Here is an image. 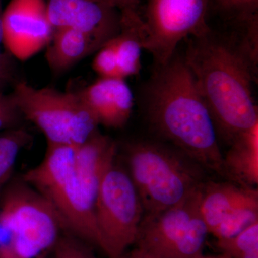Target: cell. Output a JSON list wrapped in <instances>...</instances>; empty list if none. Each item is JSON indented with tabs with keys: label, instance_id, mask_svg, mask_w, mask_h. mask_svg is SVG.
I'll use <instances>...</instances> for the list:
<instances>
[{
	"label": "cell",
	"instance_id": "cell-1",
	"mask_svg": "<svg viewBox=\"0 0 258 258\" xmlns=\"http://www.w3.org/2000/svg\"><path fill=\"white\" fill-rule=\"evenodd\" d=\"M186 40L185 62L208 107L218 139L230 146L258 123L252 93L257 82L258 57L235 36L210 27Z\"/></svg>",
	"mask_w": 258,
	"mask_h": 258
},
{
	"label": "cell",
	"instance_id": "cell-2",
	"mask_svg": "<svg viewBox=\"0 0 258 258\" xmlns=\"http://www.w3.org/2000/svg\"><path fill=\"white\" fill-rule=\"evenodd\" d=\"M142 103L157 139L227 181L215 125L184 56L175 52L165 63L154 66L142 89Z\"/></svg>",
	"mask_w": 258,
	"mask_h": 258
},
{
	"label": "cell",
	"instance_id": "cell-3",
	"mask_svg": "<svg viewBox=\"0 0 258 258\" xmlns=\"http://www.w3.org/2000/svg\"><path fill=\"white\" fill-rule=\"evenodd\" d=\"M123 155V165L138 191L144 215L177 205L210 179L203 166L159 139L126 142Z\"/></svg>",
	"mask_w": 258,
	"mask_h": 258
},
{
	"label": "cell",
	"instance_id": "cell-4",
	"mask_svg": "<svg viewBox=\"0 0 258 258\" xmlns=\"http://www.w3.org/2000/svg\"><path fill=\"white\" fill-rule=\"evenodd\" d=\"M76 147L47 144L41 162L22 178L52 205L64 232L98 247L95 221L96 198L78 174Z\"/></svg>",
	"mask_w": 258,
	"mask_h": 258
},
{
	"label": "cell",
	"instance_id": "cell-5",
	"mask_svg": "<svg viewBox=\"0 0 258 258\" xmlns=\"http://www.w3.org/2000/svg\"><path fill=\"white\" fill-rule=\"evenodd\" d=\"M63 232L46 199L23 178L10 180L0 196V258H40Z\"/></svg>",
	"mask_w": 258,
	"mask_h": 258
},
{
	"label": "cell",
	"instance_id": "cell-6",
	"mask_svg": "<svg viewBox=\"0 0 258 258\" xmlns=\"http://www.w3.org/2000/svg\"><path fill=\"white\" fill-rule=\"evenodd\" d=\"M12 96L25 120L45 136L47 144L79 146L99 126L78 91L35 88L20 80Z\"/></svg>",
	"mask_w": 258,
	"mask_h": 258
},
{
	"label": "cell",
	"instance_id": "cell-7",
	"mask_svg": "<svg viewBox=\"0 0 258 258\" xmlns=\"http://www.w3.org/2000/svg\"><path fill=\"white\" fill-rule=\"evenodd\" d=\"M199 189L174 206L144 215L134 254L142 258H195L203 254L209 232L200 212Z\"/></svg>",
	"mask_w": 258,
	"mask_h": 258
},
{
	"label": "cell",
	"instance_id": "cell-8",
	"mask_svg": "<svg viewBox=\"0 0 258 258\" xmlns=\"http://www.w3.org/2000/svg\"><path fill=\"white\" fill-rule=\"evenodd\" d=\"M144 214L137 188L118 154L101 180L95 205L99 247L108 258H122L137 238Z\"/></svg>",
	"mask_w": 258,
	"mask_h": 258
},
{
	"label": "cell",
	"instance_id": "cell-9",
	"mask_svg": "<svg viewBox=\"0 0 258 258\" xmlns=\"http://www.w3.org/2000/svg\"><path fill=\"white\" fill-rule=\"evenodd\" d=\"M144 50L154 66L167 62L180 42L209 29L207 0H148L144 14Z\"/></svg>",
	"mask_w": 258,
	"mask_h": 258
},
{
	"label": "cell",
	"instance_id": "cell-10",
	"mask_svg": "<svg viewBox=\"0 0 258 258\" xmlns=\"http://www.w3.org/2000/svg\"><path fill=\"white\" fill-rule=\"evenodd\" d=\"M1 20L5 46L17 60H28L46 48L53 34L46 0H11Z\"/></svg>",
	"mask_w": 258,
	"mask_h": 258
},
{
	"label": "cell",
	"instance_id": "cell-11",
	"mask_svg": "<svg viewBox=\"0 0 258 258\" xmlns=\"http://www.w3.org/2000/svg\"><path fill=\"white\" fill-rule=\"evenodd\" d=\"M53 30L71 28L86 34L102 47L120 31L121 15L102 0H46Z\"/></svg>",
	"mask_w": 258,
	"mask_h": 258
},
{
	"label": "cell",
	"instance_id": "cell-12",
	"mask_svg": "<svg viewBox=\"0 0 258 258\" xmlns=\"http://www.w3.org/2000/svg\"><path fill=\"white\" fill-rule=\"evenodd\" d=\"M78 92L99 125L121 128L130 119L134 97L125 79L99 78Z\"/></svg>",
	"mask_w": 258,
	"mask_h": 258
},
{
	"label": "cell",
	"instance_id": "cell-13",
	"mask_svg": "<svg viewBox=\"0 0 258 258\" xmlns=\"http://www.w3.org/2000/svg\"><path fill=\"white\" fill-rule=\"evenodd\" d=\"M207 22L258 52V0H207Z\"/></svg>",
	"mask_w": 258,
	"mask_h": 258
},
{
	"label": "cell",
	"instance_id": "cell-14",
	"mask_svg": "<svg viewBox=\"0 0 258 258\" xmlns=\"http://www.w3.org/2000/svg\"><path fill=\"white\" fill-rule=\"evenodd\" d=\"M200 210L209 234L221 223L226 217L241 205L258 198L255 188L245 187L230 181L209 179L201 185Z\"/></svg>",
	"mask_w": 258,
	"mask_h": 258
},
{
	"label": "cell",
	"instance_id": "cell-15",
	"mask_svg": "<svg viewBox=\"0 0 258 258\" xmlns=\"http://www.w3.org/2000/svg\"><path fill=\"white\" fill-rule=\"evenodd\" d=\"M86 34L71 28L54 30L45 58L52 74H63L101 48Z\"/></svg>",
	"mask_w": 258,
	"mask_h": 258
},
{
	"label": "cell",
	"instance_id": "cell-16",
	"mask_svg": "<svg viewBox=\"0 0 258 258\" xmlns=\"http://www.w3.org/2000/svg\"><path fill=\"white\" fill-rule=\"evenodd\" d=\"M121 26L113 37L120 79L137 76L142 70V55L145 39L143 18L140 11L120 13Z\"/></svg>",
	"mask_w": 258,
	"mask_h": 258
},
{
	"label": "cell",
	"instance_id": "cell-17",
	"mask_svg": "<svg viewBox=\"0 0 258 258\" xmlns=\"http://www.w3.org/2000/svg\"><path fill=\"white\" fill-rule=\"evenodd\" d=\"M224 157L227 180L245 187L258 184V123L239 136Z\"/></svg>",
	"mask_w": 258,
	"mask_h": 258
},
{
	"label": "cell",
	"instance_id": "cell-18",
	"mask_svg": "<svg viewBox=\"0 0 258 258\" xmlns=\"http://www.w3.org/2000/svg\"><path fill=\"white\" fill-rule=\"evenodd\" d=\"M32 141V134L23 125L0 132V196L13 178L20 152Z\"/></svg>",
	"mask_w": 258,
	"mask_h": 258
},
{
	"label": "cell",
	"instance_id": "cell-19",
	"mask_svg": "<svg viewBox=\"0 0 258 258\" xmlns=\"http://www.w3.org/2000/svg\"><path fill=\"white\" fill-rule=\"evenodd\" d=\"M258 221V198L241 205L211 232L217 240L230 238Z\"/></svg>",
	"mask_w": 258,
	"mask_h": 258
},
{
	"label": "cell",
	"instance_id": "cell-20",
	"mask_svg": "<svg viewBox=\"0 0 258 258\" xmlns=\"http://www.w3.org/2000/svg\"><path fill=\"white\" fill-rule=\"evenodd\" d=\"M215 246L221 253L232 258L242 256L258 249V221L230 238L217 240Z\"/></svg>",
	"mask_w": 258,
	"mask_h": 258
},
{
	"label": "cell",
	"instance_id": "cell-21",
	"mask_svg": "<svg viewBox=\"0 0 258 258\" xmlns=\"http://www.w3.org/2000/svg\"><path fill=\"white\" fill-rule=\"evenodd\" d=\"M93 246L78 237L63 232L52 249L53 258H98Z\"/></svg>",
	"mask_w": 258,
	"mask_h": 258
},
{
	"label": "cell",
	"instance_id": "cell-22",
	"mask_svg": "<svg viewBox=\"0 0 258 258\" xmlns=\"http://www.w3.org/2000/svg\"><path fill=\"white\" fill-rule=\"evenodd\" d=\"M95 54L92 69L99 78L120 79L113 38L105 43Z\"/></svg>",
	"mask_w": 258,
	"mask_h": 258
},
{
	"label": "cell",
	"instance_id": "cell-23",
	"mask_svg": "<svg viewBox=\"0 0 258 258\" xmlns=\"http://www.w3.org/2000/svg\"><path fill=\"white\" fill-rule=\"evenodd\" d=\"M0 13V94L5 93L8 88H14L20 81L14 56L8 50L3 41V28Z\"/></svg>",
	"mask_w": 258,
	"mask_h": 258
},
{
	"label": "cell",
	"instance_id": "cell-24",
	"mask_svg": "<svg viewBox=\"0 0 258 258\" xmlns=\"http://www.w3.org/2000/svg\"><path fill=\"white\" fill-rule=\"evenodd\" d=\"M24 120L11 93L0 94V132L21 126Z\"/></svg>",
	"mask_w": 258,
	"mask_h": 258
},
{
	"label": "cell",
	"instance_id": "cell-25",
	"mask_svg": "<svg viewBox=\"0 0 258 258\" xmlns=\"http://www.w3.org/2000/svg\"><path fill=\"white\" fill-rule=\"evenodd\" d=\"M120 13L124 11H140V0H102Z\"/></svg>",
	"mask_w": 258,
	"mask_h": 258
},
{
	"label": "cell",
	"instance_id": "cell-26",
	"mask_svg": "<svg viewBox=\"0 0 258 258\" xmlns=\"http://www.w3.org/2000/svg\"><path fill=\"white\" fill-rule=\"evenodd\" d=\"M195 258H232L230 257V256L227 255V254L224 253H220V254H217V255H211V256H205L203 254H200V255L198 256V257Z\"/></svg>",
	"mask_w": 258,
	"mask_h": 258
},
{
	"label": "cell",
	"instance_id": "cell-27",
	"mask_svg": "<svg viewBox=\"0 0 258 258\" xmlns=\"http://www.w3.org/2000/svg\"><path fill=\"white\" fill-rule=\"evenodd\" d=\"M40 258H53L52 257V250L50 252H47V253L44 254L42 257Z\"/></svg>",
	"mask_w": 258,
	"mask_h": 258
},
{
	"label": "cell",
	"instance_id": "cell-28",
	"mask_svg": "<svg viewBox=\"0 0 258 258\" xmlns=\"http://www.w3.org/2000/svg\"><path fill=\"white\" fill-rule=\"evenodd\" d=\"M122 258H123V257H122ZM129 258H142V257H139V256H137V254H133V255H132V257H131Z\"/></svg>",
	"mask_w": 258,
	"mask_h": 258
},
{
	"label": "cell",
	"instance_id": "cell-29",
	"mask_svg": "<svg viewBox=\"0 0 258 258\" xmlns=\"http://www.w3.org/2000/svg\"><path fill=\"white\" fill-rule=\"evenodd\" d=\"M2 8H1V0H0V13H2Z\"/></svg>",
	"mask_w": 258,
	"mask_h": 258
}]
</instances>
